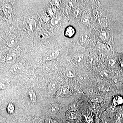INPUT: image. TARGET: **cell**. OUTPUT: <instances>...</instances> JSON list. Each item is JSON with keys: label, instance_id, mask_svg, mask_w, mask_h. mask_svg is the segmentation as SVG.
<instances>
[{"label": "cell", "instance_id": "cell-18", "mask_svg": "<svg viewBox=\"0 0 123 123\" xmlns=\"http://www.w3.org/2000/svg\"><path fill=\"white\" fill-rule=\"evenodd\" d=\"M15 110V107L13 104L10 103L8 105L7 107V111L8 113L9 114H12L13 113Z\"/></svg>", "mask_w": 123, "mask_h": 123}, {"label": "cell", "instance_id": "cell-5", "mask_svg": "<svg viewBox=\"0 0 123 123\" xmlns=\"http://www.w3.org/2000/svg\"><path fill=\"white\" fill-rule=\"evenodd\" d=\"M17 43V37L14 34H11L8 37L7 44L9 48H13L16 46Z\"/></svg>", "mask_w": 123, "mask_h": 123}, {"label": "cell", "instance_id": "cell-24", "mask_svg": "<svg viewBox=\"0 0 123 123\" xmlns=\"http://www.w3.org/2000/svg\"><path fill=\"white\" fill-rule=\"evenodd\" d=\"M79 9H76L75 11L74 12V15L75 16V17H77L78 16H79Z\"/></svg>", "mask_w": 123, "mask_h": 123}, {"label": "cell", "instance_id": "cell-13", "mask_svg": "<svg viewBox=\"0 0 123 123\" xmlns=\"http://www.w3.org/2000/svg\"><path fill=\"white\" fill-rule=\"evenodd\" d=\"M3 11L5 15L9 16L12 11V8L9 4H6L3 6Z\"/></svg>", "mask_w": 123, "mask_h": 123}, {"label": "cell", "instance_id": "cell-9", "mask_svg": "<svg viewBox=\"0 0 123 123\" xmlns=\"http://www.w3.org/2000/svg\"><path fill=\"white\" fill-rule=\"evenodd\" d=\"M89 78L86 74L84 73L81 74L79 75L78 78V82L81 85H84L88 82Z\"/></svg>", "mask_w": 123, "mask_h": 123}, {"label": "cell", "instance_id": "cell-8", "mask_svg": "<svg viewBox=\"0 0 123 123\" xmlns=\"http://www.w3.org/2000/svg\"><path fill=\"white\" fill-rule=\"evenodd\" d=\"M36 27L35 21L33 19L28 20L26 24V27L30 31L33 32L34 31Z\"/></svg>", "mask_w": 123, "mask_h": 123}, {"label": "cell", "instance_id": "cell-7", "mask_svg": "<svg viewBox=\"0 0 123 123\" xmlns=\"http://www.w3.org/2000/svg\"><path fill=\"white\" fill-rule=\"evenodd\" d=\"M115 118L116 123H121L123 120V110L121 107H119L118 110L115 112Z\"/></svg>", "mask_w": 123, "mask_h": 123}, {"label": "cell", "instance_id": "cell-26", "mask_svg": "<svg viewBox=\"0 0 123 123\" xmlns=\"http://www.w3.org/2000/svg\"><path fill=\"white\" fill-rule=\"evenodd\" d=\"M95 123H102V121L101 119H99V118H97L96 119V121H95Z\"/></svg>", "mask_w": 123, "mask_h": 123}, {"label": "cell", "instance_id": "cell-23", "mask_svg": "<svg viewBox=\"0 0 123 123\" xmlns=\"http://www.w3.org/2000/svg\"><path fill=\"white\" fill-rule=\"evenodd\" d=\"M84 58V56L81 55H78V56H76L75 58V61L77 62H79L81 61Z\"/></svg>", "mask_w": 123, "mask_h": 123}, {"label": "cell", "instance_id": "cell-19", "mask_svg": "<svg viewBox=\"0 0 123 123\" xmlns=\"http://www.w3.org/2000/svg\"><path fill=\"white\" fill-rule=\"evenodd\" d=\"M119 107H116V106L113 105L112 104L109 107H108V110L110 112L112 113H115V112L118 110Z\"/></svg>", "mask_w": 123, "mask_h": 123}, {"label": "cell", "instance_id": "cell-2", "mask_svg": "<svg viewBox=\"0 0 123 123\" xmlns=\"http://www.w3.org/2000/svg\"><path fill=\"white\" fill-rule=\"evenodd\" d=\"M76 30L74 27L71 25L67 26L64 31V35L65 37L69 38H71L75 35Z\"/></svg>", "mask_w": 123, "mask_h": 123}, {"label": "cell", "instance_id": "cell-11", "mask_svg": "<svg viewBox=\"0 0 123 123\" xmlns=\"http://www.w3.org/2000/svg\"><path fill=\"white\" fill-rule=\"evenodd\" d=\"M90 101L93 103L101 104L103 103L104 99L101 96L96 95L92 96L90 98Z\"/></svg>", "mask_w": 123, "mask_h": 123}, {"label": "cell", "instance_id": "cell-10", "mask_svg": "<svg viewBox=\"0 0 123 123\" xmlns=\"http://www.w3.org/2000/svg\"><path fill=\"white\" fill-rule=\"evenodd\" d=\"M60 109L59 105L57 103H53L51 105L49 109V112L52 115L58 113Z\"/></svg>", "mask_w": 123, "mask_h": 123}, {"label": "cell", "instance_id": "cell-20", "mask_svg": "<svg viewBox=\"0 0 123 123\" xmlns=\"http://www.w3.org/2000/svg\"><path fill=\"white\" fill-rule=\"evenodd\" d=\"M110 76V73H109V71H103L101 72V76L104 78H109Z\"/></svg>", "mask_w": 123, "mask_h": 123}, {"label": "cell", "instance_id": "cell-27", "mask_svg": "<svg viewBox=\"0 0 123 123\" xmlns=\"http://www.w3.org/2000/svg\"></svg>", "mask_w": 123, "mask_h": 123}, {"label": "cell", "instance_id": "cell-4", "mask_svg": "<svg viewBox=\"0 0 123 123\" xmlns=\"http://www.w3.org/2000/svg\"><path fill=\"white\" fill-rule=\"evenodd\" d=\"M24 66L20 63H17L13 64L11 67L10 71L13 74H16L21 73L23 70Z\"/></svg>", "mask_w": 123, "mask_h": 123}, {"label": "cell", "instance_id": "cell-16", "mask_svg": "<svg viewBox=\"0 0 123 123\" xmlns=\"http://www.w3.org/2000/svg\"><path fill=\"white\" fill-rule=\"evenodd\" d=\"M61 17L59 16H57L52 18L51 23V24L53 26H55L59 24L61 21Z\"/></svg>", "mask_w": 123, "mask_h": 123}, {"label": "cell", "instance_id": "cell-12", "mask_svg": "<svg viewBox=\"0 0 123 123\" xmlns=\"http://www.w3.org/2000/svg\"><path fill=\"white\" fill-rule=\"evenodd\" d=\"M16 58V55L15 53H11L6 57L5 61L8 63H11L14 62Z\"/></svg>", "mask_w": 123, "mask_h": 123}, {"label": "cell", "instance_id": "cell-1", "mask_svg": "<svg viewBox=\"0 0 123 123\" xmlns=\"http://www.w3.org/2000/svg\"><path fill=\"white\" fill-rule=\"evenodd\" d=\"M59 54V50H53L46 53L43 57V60L46 61H49L56 58Z\"/></svg>", "mask_w": 123, "mask_h": 123}, {"label": "cell", "instance_id": "cell-17", "mask_svg": "<svg viewBox=\"0 0 123 123\" xmlns=\"http://www.w3.org/2000/svg\"><path fill=\"white\" fill-rule=\"evenodd\" d=\"M59 89V93L60 95L62 96H65L69 94L70 92L68 89L64 86Z\"/></svg>", "mask_w": 123, "mask_h": 123}, {"label": "cell", "instance_id": "cell-14", "mask_svg": "<svg viewBox=\"0 0 123 123\" xmlns=\"http://www.w3.org/2000/svg\"><path fill=\"white\" fill-rule=\"evenodd\" d=\"M50 36V34L47 31H43L40 32L38 37L41 39H44L49 38Z\"/></svg>", "mask_w": 123, "mask_h": 123}, {"label": "cell", "instance_id": "cell-6", "mask_svg": "<svg viewBox=\"0 0 123 123\" xmlns=\"http://www.w3.org/2000/svg\"><path fill=\"white\" fill-rule=\"evenodd\" d=\"M114 106L120 107L123 105V96L120 95L114 96L112 101V104Z\"/></svg>", "mask_w": 123, "mask_h": 123}, {"label": "cell", "instance_id": "cell-21", "mask_svg": "<svg viewBox=\"0 0 123 123\" xmlns=\"http://www.w3.org/2000/svg\"><path fill=\"white\" fill-rule=\"evenodd\" d=\"M93 104V105L91 106V109L93 112H94L95 113H97L99 109V107L97 106V104Z\"/></svg>", "mask_w": 123, "mask_h": 123}, {"label": "cell", "instance_id": "cell-25", "mask_svg": "<svg viewBox=\"0 0 123 123\" xmlns=\"http://www.w3.org/2000/svg\"><path fill=\"white\" fill-rule=\"evenodd\" d=\"M103 123H110L108 120L104 118H102L101 119Z\"/></svg>", "mask_w": 123, "mask_h": 123}, {"label": "cell", "instance_id": "cell-3", "mask_svg": "<svg viewBox=\"0 0 123 123\" xmlns=\"http://www.w3.org/2000/svg\"><path fill=\"white\" fill-rule=\"evenodd\" d=\"M48 88L49 92L54 95L60 89L59 84L56 82H50L48 85Z\"/></svg>", "mask_w": 123, "mask_h": 123}, {"label": "cell", "instance_id": "cell-22", "mask_svg": "<svg viewBox=\"0 0 123 123\" xmlns=\"http://www.w3.org/2000/svg\"><path fill=\"white\" fill-rule=\"evenodd\" d=\"M66 75L67 77L69 78H72L74 76L73 73L70 70L67 71L66 73Z\"/></svg>", "mask_w": 123, "mask_h": 123}, {"label": "cell", "instance_id": "cell-15", "mask_svg": "<svg viewBox=\"0 0 123 123\" xmlns=\"http://www.w3.org/2000/svg\"><path fill=\"white\" fill-rule=\"evenodd\" d=\"M28 96L30 100L32 103H35L36 101V96L35 93L33 90L29 91Z\"/></svg>", "mask_w": 123, "mask_h": 123}]
</instances>
